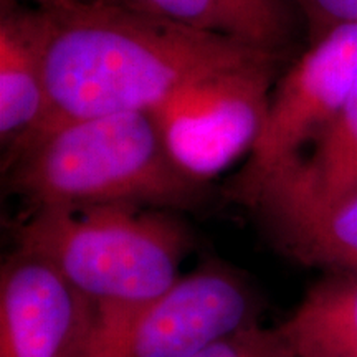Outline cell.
Returning <instances> with one entry per match:
<instances>
[{
    "mask_svg": "<svg viewBox=\"0 0 357 357\" xmlns=\"http://www.w3.org/2000/svg\"><path fill=\"white\" fill-rule=\"evenodd\" d=\"M37 7L45 22L50 113L10 151L65 121L159 114L217 84L275 78L281 61L278 53L114 0H55Z\"/></svg>",
    "mask_w": 357,
    "mask_h": 357,
    "instance_id": "6da1fadb",
    "label": "cell"
},
{
    "mask_svg": "<svg viewBox=\"0 0 357 357\" xmlns=\"http://www.w3.org/2000/svg\"><path fill=\"white\" fill-rule=\"evenodd\" d=\"M8 158V185L32 211L105 205L178 211L207 194V181L182 166L154 113L60 123Z\"/></svg>",
    "mask_w": 357,
    "mask_h": 357,
    "instance_id": "7a4b0ae2",
    "label": "cell"
},
{
    "mask_svg": "<svg viewBox=\"0 0 357 357\" xmlns=\"http://www.w3.org/2000/svg\"><path fill=\"white\" fill-rule=\"evenodd\" d=\"M13 238L55 266L95 310H121L166 291L190 248L177 218L126 205L37 208L17 223Z\"/></svg>",
    "mask_w": 357,
    "mask_h": 357,
    "instance_id": "3957f363",
    "label": "cell"
},
{
    "mask_svg": "<svg viewBox=\"0 0 357 357\" xmlns=\"http://www.w3.org/2000/svg\"><path fill=\"white\" fill-rule=\"evenodd\" d=\"M255 291L223 265L181 275L166 291L121 310H95L79 357H189L257 323Z\"/></svg>",
    "mask_w": 357,
    "mask_h": 357,
    "instance_id": "277c9868",
    "label": "cell"
},
{
    "mask_svg": "<svg viewBox=\"0 0 357 357\" xmlns=\"http://www.w3.org/2000/svg\"><path fill=\"white\" fill-rule=\"evenodd\" d=\"M357 79V24L311 40L275 84L248 160L234 190L243 202L275 174L291 166L336 118Z\"/></svg>",
    "mask_w": 357,
    "mask_h": 357,
    "instance_id": "5b68a950",
    "label": "cell"
},
{
    "mask_svg": "<svg viewBox=\"0 0 357 357\" xmlns=\"http://www.w3.org/2000/svg\"><path fill=\"white\" fill-rule=\"evenodd\" d=\"M95 305L55 266L15 248L0 273V357H79Z\"/></svg>",
    "mask_w": 357,
    "mask_h": 357,
    "instance_id": "8992f818",
    "label": "cell"
},
{
    "mask_svg": "<svg viewBox=\"0 0 357 357\" xmlns=\"http://www.w3.org/2000/svg\"><path fill=\"white\" fill-rule=\"evenodd\" d=\"M273 89V78L217 84L158 114L172 153L207 181L231 159L252 149Z\"/></svg>",
    "mask_w": 357,
    "mask_h": 357,
    "instance_id": "52a82bcc",
    "label": "cell"
},
{
    "mask_svg": "<svg viewBox=\"0 0 357 357\" xmlns=\"http://www.w3.org/2000/svg\"><path fill=\"white\" fill-rule=\"evenodd\" d=\"M281 252L328 273L357 276V190L334 202L266 189L248 202Z\"/></svg>",
    "mask_w": 357,
    "mask_h": 357,
    "instance_id": "ba28073f",
    "label": "cell"
},
{
    "mask_svg": "<svg viewBox=\"0 0 357 357\" xmlns=\"http://www.w3.org/2000/svg\"><path fill=\"white\" fill-rule=\"evenodd\" d=\"M50 113L45 70V22L38 7L2 2L0 15V136L8 149Z\"/></svg>",
    "mask_w": 357,
    "mask_h": 357,
    "instance_id": "9c48e42d",
    "label": "cell"
},
{
    "mask_svg": "<svg viewBox=\"0 0 357 357\" xmlns=\"http://www.w3.org/2000/svg\"><path fill=\"white\" fill-rule=\"evenodd\" d=\"M158 19L190 26L281 55L293 19L288 0H114Z\"/></svg>",
    "mask_w": 357,
    "mask_h": 357,
    "instance_id": "30bf717a",
    "label": "cell"
},
{
    "mask_svg": "<svg viewBox=\"0 0 357 357\" xmlns=\"http://www.w3.org/2000/svg\"><path fill=\"white\" fill-rule=\"evenodd\" d=\"M266 189L316 202H334L357 190V79L336 118L311 144L307 158L263 182L247 204Z\"/></svg>",
    "mask_w": 357,
    "mask_h": 357,
    "instance_id": "8fae6325",
    "label": "cell"
},
{
    "mask_svg": "<svg viewBox=\"0 0 357 357\" xmlns=\"http://www.w3.org/2000/svg\"><path fill=\"white\" fill-rule=\"evenodd\" d=\"M280 329L296 357H357V276L326 275Z\"/></svg>",
    "mask_w": 357,
    "mask_h": 357,
    "instance_id": "7c38bea8",
    "label": "cell"
},
{
    "mask_svg": "<svg viewBox=\"0 0 357 357\" xmlns=\"http://www.w3.org/2000/svg\"><path fill=\"white\" fill-rule=\"evenodd\" d=\"M189 357H296L280 328L252 323L227 334Z\"/></svg>",
    "mask_w": 357,
    "mask_h": 357,
    "instance_id": "4fadbf2b",
    "label": "cell"
},
{
    "mask_svg": "<svg viewBox=\"0 0 357 357\" xmlns=\"http://www.w3.org/2000/svg\"><path fill=\"white\" fill-rule=\"evenodd\" d=\"M306 22L307 37H321L341 25L357 24V0H288Z\"/></svg>",
    "mask_w": 357,
    "mask_h": 357,
    "instance_id": "5bb4252c",
    "label": "cell"
},
{
    "mask_svg": "<svg viewBox=\"0 0 357 357\" xmlns=\"http://www.w3.org/2000/svg\"><path fill=\"white\" fill-rule=\"evenodd\" d=\"M2 2H17V0H2ZM35 3H45V2H55V0H33Z\"/></svg>",
    "mask_w": 357,
    "mask_h": 357,
    "instance_id": "9a60e30c",
    "label": "cell"
}]
</instances>
